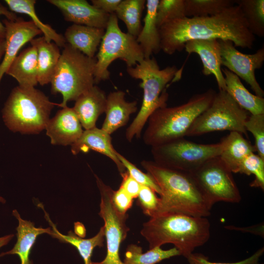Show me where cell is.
<instances>
[{"label": "cell", "mask_w": 264, "mask_h": 264, "mask_svg": "<svg viewBox=\"0 0 264 264\" xmlns=\"http://www.w3.org/2000/svg\"><path fill=\"white\" fill-rule=\"evenodd\" d=\"M219 43L221 65L247 83L255 95L264 97V91L256 78L255 71L263 65L264 47L246 54L237 50L231 41L219 40Z\"/></svg>", "instance_id": "obj_13"}, {"label": "cell", "mask_w": 264, "mask_h": 264, "mask_svg": "<svg viewBox=\"0 0 264 264\" xmlns=\"http://www.w3.org/2000/svg\"><path fill=\"white\" fill-rule=\"evenodd\" d=\"M14 78L19 86L35 87L37 81V50L31 45L23 49L14 59L6 73Z\"/></svg>", "instance_id": "obj_23"}, {"label": "cell", "mask_w": 264, "mask_h": 264, "mask_svg": "<svg viewBox=\"0 0 264 264\" xmlns=\"http://www.w3.org/2000/svg\"><path fill=\"white\" fill-rule=\"evenodd\" d=\"M216 93L210 88L179 106L155 110L148 120L145 144L153 147L184 138L196 118L210 106Z\"/></svg>", "instance_id": "obj_4"}, {"label": "cell", "mask_w": 264, "mask_h": 264, "mask_svg": "<svg viewBox=\"0 0 264 264\" xmlns=\"http://www.w3.org/2000/svg\"><path fill=\"white\" fill-rule=\"evenodd\" d=\"M264 252L263 247L256 251L250 257L235 263H216L210 262L208 258L200 253H192L187 259L189 264H256Z\"/></svg>", "instance_id": "obj_39"}, {"label": "cell", "mask_w": 264, "mask_h": 264, "mask_svg": "<svg viewBox=\"0 0 264 264\" xmlns=\"http://www.w3.org/2000/svg\"><path fill=\"white\" fill-rule=\"evenodd\" d=\"M13 215L18 220L19 224L16 229L17 231V241L13 248L9 251L0 254V257L6 255H17L20 260L21 264H33L30 260V254L38 236L51 233L50 227L44 228L36 227L33 222L24 220L21 218L16 210H13Z\"/></svg>", "instance_id": "obj_21"}, {"label": "cell", "mask_w": 264, "mask_h": 264, "mask_svg": "<svg viewBox=\"0 0 264 264\" xmlns=\"http://www.w3.org/2000/svg\"><path fill=\"white\" fill-rule=\"evenodd\" d=\"M4 1L11 11L28 15L46 41L54 42L59 47H64L66 45V42L63 35L40 20L35 11V0H5Z\"/></svg>", "instance_id": "obj_29"}, {"label": "cell", "mask_w": 264, "mask_h": 264, "mask_svg": "<svg viewBox=\"0 0 264 264\" xmlns=\"http://www.w3.org/2000/svg\"><path fill=\"white\" fill-rule=\"evenodd\" d=\"M95 58V84L109 79V66L116 59L124 61L127 67L134 66L144 59L136 38L121 30L115 13L110 15Z\"/></svg>", "instance_id": "obj_8"}, {"label": "cell", "mask_w": 264, "mask_h": 264, "mask_svg": "<svg viewBox=\"0 0 264 264\" xmlns=\"http://www.w3.org/2000/svg\"><path fill=\"white\" fill-rule=\"evenodd\" d=\"M159 31L161 50L168 55L182 50L191 40L230 41L235 47L249 49L256 40L237 4L214 16L170 21L159 27Z\"/></svg>", "instance_id": "obj_1"}, {"label": "cell", "mask_w": 264, "mask_h": 264, "mask_svg": "<svg viewBox=\"0 0 264 264\" xmlns=\"http://www.w3.org/2000/svg\"><path fill=\"white\" fill-rule=\"evenodd\" d=\"M116 154L119 160L127 169L129 175L132 178L141 185L149 187L156 193L160 195L161 192L159 188L148 173L145 174L142 172L117 151Z\"/></svg>", "instance_id": "obj_37"}, {"label": "cell", "mask_w": 264, "mask_h": 264, "mask_svg": "<svg viewBox=\"0 0 264 264\" xmlns=\"http://www.w3.org/2000/svg\"><path fill=\"white\" fill-rule=\"evenodd\" d=\"M122 0H91L92 5L101 11L111 14L115 13Z\"/></svg>", "instance_id": "obj_42"}, {"label": "cell", "mask_w": 264, "mask_h": 264, "mask_svg": "<svg viewBox=\"0 0 264 264\" xmlns=\"http://www.w3.org/2000/svg\"><path fill=\"white\" fill-rule=\"evenodd\" d=\"M4 15L8 20H15L18 18L15 13L8 10V9L2 5H0V15ZM5 27L2 22L0 21V38H4L5 37Z\"/></svg>", "instance_id": "obj_43"}, {"label": "cell", "mask_w": 264, "mask_h": 264, "mask_svg": "<svg viewBox=\"0 0 264 264\" xmlns=\"http://www.w3.org/2000/svg\"><path fill=\"white\" fill-rule=\"evenodd\" d=\"M5 44L6 42L5 39L0 38V65L4 55Z\"/></svg>", "instance_id": "obj_45"}, {"label": "cell", "mask_w": 264, "mask_h": 264, "mask_svg": "<svg viewBox=\"0 0 264 264\" xmlns=\"http://www.w3.org/2000/svg\"><path fill=\"white\" fill-rule=\"evenodd\" d=\"M137 105L136 101L127 102L123 91L110 93L107 96L106 117L101 129L111 134L126 125L130 115L136 111Z\"/></svg>", "instance_id": "obj_20"}, {"label": "cell", "mask_w": 264, "mask_h": 264, "mask_svg": "<svg viewBox=\"0 0 264 264\" xmlns=\"http://www.w3.org/2000/svg\"><path fill=\"white\" fill-rule=\"evenodd\" d=\"M185 17L184 0H159L156 10L158 28L170 21Z\"/></svg>", "instance_id": "obj_34"}, {"label": "cell", "mask_w": 264, "mask_h": 264, "mask_svg": "<svg viewBox=\"0 0 264 264\" xmlns=\"http://www.w3.org/2000/svg\"><path fill=\"white\" fill-rule=\"evenodd\" d=\"M141 234L149 242L150 249L172 243L187 258L196 248L207 242L210 224L206 217L161 213L145 222Z\"/></svg>", "instance_id": "obj_3"}, {"label": "cell", "mask_w": 264, "mask_h": 264, "mask_svg": "<svg viewBox=\"0 0 264 264\" xmlns=\"http://www.w3.org/2000/svg\"><path fill=\"white\" fill-rule=\"evenodd\" d=\"M55 106L59 104L51 102L35 87L18 86L12 89L4 104L2 118L13 132L36 134L45 129Z\"/></svg>", "instance_id": "obj_6"}, {"label": "cell", "mask_w": 264, "mask_h": 264, "mask_svg": "<svg viewBox=\"0 0 264 264\" xmlns=\"http://www.w3.org/2000/svg\"><path fill=\"white\" fill-rule=\"evenodd\" d=\"M103 28L73 24L64 33L66 44L89 58H94L105 34Z\"/></svg>", "instance_id": "obj_22"}, {"label": "cell", "mask_w": 264, "mask_h": 264, "mask_svg": "<svg viewBox=\"0 0 264 264\" xmlns=\"http://www.w3.org/2000/svg\"><path fill=\"white\" fill-rule=\"evenodd\" d=\"M2 22L6 30V44L4 55L0 65V83L22 47L35 37L42 34L31 21H25L18 18L12 21L5 19Z\"/></svg>", "instance_id": "obj_14"}, {"label": "cell", "mask_w": 264, "mask_h": 264, "mask_svg": "<svg viewBox=\"0 0 264 264\" xmlns=\"http://www.w3.org/2000/svg\"><path fill=\"white\" fill-rule=\"evenodd\" d=\"M151 188L141 185L137 198L144 213L152 217L157 214L159 198Z\"/></svg>", "instance_id": "obj_38"}, {"label": "cell", "mask_w": 264, "mask_h": 264, "mask_svg": "<svg viewBox=\"0 0 264 264\" xmlns=\"http://www.w3.org/2000/svg\"><path fill=\"white\" fill-rule=\"evenodd\" d=\"M73 24L106 29L110 14L96 8L86 0H48Z\"/></svg>", "instance_id": "obj_15"}, {"label": "cell", "mask_w": 264, "mask_h": 264, "mask_svg": "<svg viewBox=\"0 0 264 264\" xmlns=\"http://www.w3.org/2000/svg\"><path fill=\"white\" fill-rule=\"evenodd\" d=\"M191 174L212 205L220 201L237 203L241 201L232 172L219 156L209 159Z\"/></svg>", "instance_id": "obj_11"}, {"label": "cell", "mask_w": 264, "mask_h": 264, "mask_svg": "<svg viewBox=\"0 0 264 264\" xmlns=\"http://www.w3.org/2000/svg\"><path fill=\"white\" fill-rule=\"evenodd\" d=\"M181 71L176 66L160 69L154 57L144 59L134 66L127 67L131 77L141 80L139 86L143 90L140 110L126 131L128 141L131 142L134 137L139 138L150 115L157 109L167 106L169 95L165 88L171 81L180 79Z\"/></svg>", "instance_id": "obj_5"}, {"label": "cell", "mask_w": 264, "mask_h": 264, "mask_svg": "<svg viewBox=\"0 0 264 264\" xmlns=\"http://www.w3.org/2000/svg\"><path fill=\"white\" fill-rule=\"evenodd\" d=\"M226 86L225 91L243 110L256 115L264 114V98L251 93L240 78L226 68H221Z\"/></svg>", "instance_id": "obj_25"}, {"label": "cell", "mask_w": 264, "mask_h": 264, "mask_svg": "<svg viewBox=\"0 0 264 264\" xmlns=\"http://www.w3.org/2000/svg\"><path fill=\"white\" fill-rule=\"evenodd\" d=\"M145 3V0H122L115 12L125 23L127 33L135 38L142 28L141 18Z\"/></svg>", "instance_id": "obj_31"}, {"label": "cell", "mask_w": 264, "mask_h": 264, "mask_svg": "<svg viewBox=\"0 0 264 264\" xmlns=\"http://www.w3.org/2000/svg\"><path fill=\"white\" fill-rule=\"evenodd\" d=\"M179 255L180 253L175 247L163 250L156 246L143 253L140 246L132 244L126 249L123 263L125 264H156L163 260Z\"/></svg>", "instance_id": "obj_30"}, {"label": "cell", "mask_w": 264, "mask_h": 264, "mask_svg": "<svg viewBox=\"0 0 264 264\" xmlns=\"http://www.w3.org/2000/svg\"><path fill=\"white\" fill-rule=\"evenodd\" d=\"M107 96L104 91L94 85L75 101L73 109L85 130L96 127L98 118L105 112Z\"/></svg>", "instance_id": "obj_19"}, {"label": "cell", "mask_w": 264, "mask_h": 264, "mask_svg": "<svg viewBox=\"0 0 264 264\" xmlns=\"http://www.w3.org/2000/svg\"><path fill=\"white\" fill-rule=\"evenodd\" d=\"M238 173L254 175V179L250 183V187L264 190V159L258 154L252 153L247 155L242 162Z\"/></svg>", "instance_id": "obj_35"}, {"label": "cell", "mask_w": 264, "mask_h": 264, "mask_svg": "<svg viewBox=\"0 0 264 264\" xmlns=\"http://www.w3.org/2000/svg\"><path fill=\"white\" fill-rule=\"evenodd\" d=\"M141 164L160 190L156 215L173 213L206 218L210 215L213 205L191 174L161 166L154 161L143 160Z\"/></svg>", "instance_id": "obj_2"}, {"label": "cell", "mask_w": 264, "mask_h": 264, "mask_svg": "<svg viewBox=\"0 0 264 264\" xmlns=\"http://www.w3.org/2000/svg\"><path fill=\"white\" fill-rule=\"evenodd\" d=\"M244 127L246 132H250L254 138V146L257 154L264 159V114L248 116Z\"/></svg>", "instance_id": "obj_36"}, {"label": "cell", "mask_w": 264, "mask_h": 264, "mask_svg": "<svg viewBox=\"0 0 264 264\" xmlns=\"http://www.w3.org/2000/svg\"><path fill=\"white\" fill-rule=\"evenodd\" d=\"M14 236L13 234H9L0 237V248L5 245H6L9 241Z\"/></svg>", "instance_id": "obj_46"}, {"label": "cell", "mask_w": 264, "mask_h": 264, "mask_svg": "<svg viewBox=\"0 0 264 264\" xmlns=\"http://www.w3.org/2000/svg\"><path fill=\"white\" fill-rule=\"evenodd\" d=\"M95 177L101 195L99 215L104 221L107 252L102 261L92 262V264H125L120 260L119 251L129 231L126 223L128 215L120 212L114 205L112 200L114 191L97 176Z\"/></svg>", "instance_id": "obj_12"}, {"label": "cell", "mask_w": 264, "mask_h": 264, "mask_svg": "<svg viewBox=\"0 0 264 264\" xmlns=\"http://www.w3.org/2000/svg\"><path fill=\"white\" fill-rule=\"evenodd\" d=\"M0 202L2 203H5V200L3 198L0 197Z\"/></svg>", "instance_id": "obj_47"}, {"label": "cell", "mask_w": 264, "mask_h": 264, "mask_svg": "<svg viewBox=\"0 0 264 264\" xmlns=\"http://www.w3.org/2000/svg\"><path fill=\"white\" fill-rule=\"evenodd\" d=\"M121 175L123 180L120 187L133 198H137L141 185L132 178L127 172Z\"/></svg>", "instance_id": "obj_41"}, {"label": "cell", "mask_w": 264, "mask_h": 264, "mask_svg": "<svg viewBox=\"0 0 264 264\" xmlns=\"http://www.w3.org/2000/svg\"><path fill=\"white\" fill-rule=\"evenodd\" d=\"M37 50V81L41 86L50 83L61 56L59 47L48 42L44 36L35 38L30 42Z\"/></svg>", "instance_id": "obj_24"}, {"label": "cell", "mask_w": 264, "mask_h": 264, "mask_svg": "<svg viewBox=\"0 0 264 264\" xmlns=\"http://www.w3.org/2000/svg\"><path fill=\"white\" fill-rule=\"evenodd\" d=\"M188 53H196L203 65L202 72L206 76L213 75L219 90H225L226 86L221 71V59L219 40H194L187 42L184 46Z\"/></svg>", "instance_id": "obj_17"}, {"label": "cell", "mask_w": 264, "mask_h": 264, "mask_svg": "<svg viewBox=\"0 0 264 264\" xmlns=\"http://www.w3.org/2000/svg\"><path fill=\"white\" fill-rule=\"evenodd\" d=\"M159 1V0H146L147 9L144 26L136 38L144 59L150 58L153 54H157L161 50L159 28L156 23V10Z\"/></svg>", "instance_id": "obj_26"}, {"label": "cell", "mask_w": 264, "mask_h": 264, "mask_svg": "<svg viewBox=\"0 0 264 264\" xmlns=\"http://www.w3.org/2000/svg\"><path fill=\"white\" fill-rule=\"evenodd\" d=\"M113 203L116 208L121 213H126L132 207L133 198L121 187L114 191L112 195Z\"/></svg>", "instance_id": "obj_40"}, {"label": "cell", "mask_w": 264, "mask_h": 264, "mask_svg": "<svg viewBox=\"0 0 264 264\" xmlns=\"http://www.w3.org/2000/svg\"><path fill=\"white\" fill-rule=\"evenodd\" d=\"M221 142L222 148L219 156L232 173H238L245 157L256 152L254 145L238 132H230Z\"/></svg>", "instance_id": "obj_27"}, {"label": "cell", "mask_w": 264, "mask_h": 264, "mask_svg": "<svg viewBox=\"0 0 264 264\" xmlns=\"http://www.w3.org/2000/svg\"><path fill=\"white\" fill-rule=\"evenodd\" d=\"M50 83L51 92L63 96L59 106L76 101L95 84L96 58H89L67 44L63 47Z\"/></svg>", "instance_id": "obj_7"}, {"label": "cell", "mask_w": 264, "mask_h": 264, "mask_svg": "<svg viewBox=\"0 0 264 264\" xmlns=\"http://www.w3.org/2000/svg\"><path fill=\"white\" fill-rule=\"evenodd\" d=\"M75 233L78 236L82 238L85 235L86 231L84 226L79 222L75 223Z\"/></svg>", "instance_id": "obj_44"}, {"label": "cell", "mask_w": 264, "mask_h": 264, "mask_svg": "<svg viewBox=\"0 0 264 264\" xmlns=\"http://www.w3.org/2000/svg\"><path fill=\"white\" fill-rule=\"evenodd\" d=\"M187 17L217 15L236 4L233 0H184Z\"/></svg>", "instance_id": "obj_33"}, {"label": "cell", "mask_w": 264, "mask_h": 264, "mask_svg": "<svg viewBox=\"0 0 264 264\" xmlns=\"http://www.w3.org/2000/svg\"><path fill=\"white\" fill-rule=\"evenodd\" d=\"M256 264H260V263H259V262H258V263H257Z\"/></svg>", "instance_id": "obj_48"}, {"label": "cell", "mask_w": 264, "mask_h": 264, "mask_svg": "<svg viewBox=\"0 0 264 264\" xmlns=\"http://www.w3.org/2000/svg\"><path fill=\"white\" fill-rule=\"evenodd\" d=\"M222 148L221 141L203 144L182 138L152 147L151 153L157 164L191 174L209 159L220 156Z\"/></svg>", "instance_id": "obj_10"}, {"label": "cell", "mask_w": 264, "mask_h": 264, "mask_svg": "<svg viewBox=\"0 0 264 264\" xmlns=\"http://www.w3.org/2000/svg\"><path fill=\"white\" fill-rule=\"evenodd\" d=\"M235 3L240 6L251 33L264 37V0H239Z\"/></svg>", "instance_id": "obj_32"}, {"label": "cell", "mask_w": 264, "mask_h": 264, "mask_svg": "<svg viewBox=\"0 0 264 264\" xmlns=\"http://www.w3.org/2000/svg\"><path fill=\"white\" fill-rule=\"evenodd\" d=\"M43 210L45 213V219L52 226V232L50 235L58 239L61 242L70 244L75 247L83 258L84 264H92L91 257L94 248L103 246L105 237L104 226L100 228L99 231L95 236L89 239H83L72 231H69L66 235H63L58 230L56 225L51 220L48 214Z\"/></svg>", "instance_id": "obj_28"}, {"label": "cell", "mask_w": 264, "mask_h": 264, "mask_svg": "<svg viewBox=\"0 0 264 264\" xmlns=\"http://www.w3.org/2000/svg\"><path fill=\"white\" fill-rule=\"evenodd\" d=\"M45 129L51 144L64 146L72 145L84 132L73 108L67 106L49 120Z\"/></svg>", "instance_id": "obj_16"}, {"label": "cell", "mask_w": 264, "mask_h": 264, "mask_svg": "<svg viewBox=\"0 0 264 264\" xmlns=\"http://www.w3.org/2000/svg\"><path fill=\"white\" fill-rule=\"evenodd\" d=\"M248 112L225 91L216 92L210 106L195 120L186 136H198L210 132L229 131L247 135L244 124Z\"/></svg>", "instance_id": "obj_9"}, {"label": "cell", "mask_w": 264, "mask_h": 264, "mask_svg": "<svg viewBox=\"0 0 264 264\" xmlns=\"http://www.w3.org/2000/svg\"><path fill=\"white\" fill-rule=\"evenodd\" d=\"M71 146V151L73 154L92 150L111 159L121 175L126 172V169L118 158L116 151L112 145L110 134L102 129L95 127L85 130L80 138Z\"/></svg>", "instance_id": "obj_18"}]
</instances>
